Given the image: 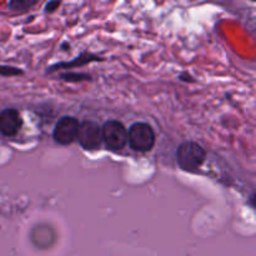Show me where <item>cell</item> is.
Masks as SVG:
<instances>
[{
    "label": "cell",
    "instance_id": "3957f363",
    "mask_svg": "<svg viewBox=\"0 0 256 256\" xmlns=\"http://www.w3.org/2000/svg\"><path fill=\"white\" fill-rule=\"evenodd\" d=\"M102 142L112 152L124 149L128 142V130L124 124L118 120H108L102 128Z\"/></svg>",
    "mask_w": 256,
    "mask_h": 256
},
{
    "label": "cell",
    "instance_id": "8fae6325",
    "mask_svg": "<svg viewBox=\"0 0 256 256\" xmlns=\"http://www.w3.org/2000/svg\"><path fill=\"white\" fill-rule=\"evenodd\" d=\"M60 5V2H49L45 5V12H52L58 9V6Z\"/></svg>",
    "mask_w": 256,
    "mask_h": 256
},
{
    "label": "cell",
    "instance_id": "30bf717a",
    "mask_svg": "<svg viewBox=\"0 0 256 256\" xmlns=\"http://www.w3.org/2000/svg\"><path fill=\"white\" fill-rule=\"evenodd\" d=\"M60 78L65 82H84V80L90 79L89 75L85 74H62L60 75Z\"/></svg>",
    "mask_w": 256,
    "mask_h": 256
},
{
    "label": "cell",
    "instance_id": "5b68a950",
    "mask_svg": "<svg viewBox=\"0 0 256 256\" xmlns=\"http://www.w3.org/2000/svg\"><path fill=\"white\" fill-rule=\"evenodd\" d=\"M79 122L74 116H62L58 120L52 132L55 142L60 145H69L76 140Z\"/></svg>",
    "mask_w": 256,
    "mask_h": 256
},
{
    "label": "cell",
    "instance_id": "52a82bcc",
    "mask_svg": "<svg viewBox=\"0 0 256 256\" xmlns=\"http://www.w3.org/2000/svg\"><path fill=\"white\" fill-rule=\"evenodd\" d=\"M102 62V59H100V58H98L96 55L89 54V52H82V54H80L79 56L75 58L72 62H62V64L52 65V68H49V70H48V72H54L55 69H69V68L82 66V65L89 64V62Z\"/></svg>",
    "mask_w": 256,
    "mask_h": 256
},
{
    "label": "cell",
    "instance_id": "9c48e42d",
    "mask_svg": "<svg viewBox=\"0 0 256 256\" xmlns=\"http://www.w3.org/2000/svg\"><path fill=\"white\" fill-rule=\"evenodd\" d=\"M22 74V69H18L14 66H8V65H0V75L2 76H12V75Z\"/></svg>",
    "mask_w": 256,
    "mask_h": 256
},
{
    "label": "cell",
    "instance_id": "6da1fadb",
    "mask_svg": "<svg viewBox=\"0 0 256 256\" xmlns=\"http://www.w3.org/2000/svg\"><path fill=\"white\" fill-rule=\"evenodd\" d=\"M206 159V152L195 142H184L176 150V162L182 170L194 172L202 168Z\"/></svg>",
    "mask_w": 256,
    "mask_h": 256
},
{
    "label": "cell",
    "instance_id": "277c9868",
    "mask_svg": "<svg viewBox=\"0 0 256 256\" xmlns=\"http://www.w3.org/2000/svg\"><path fill=\"white\" fill-rule=\"evenodd\" d=\"M78 142L85 150H96L102 144V128L92 120H85L79 125Z\"/></svg>",
    "mask_w": 256,
    "mask_h": 256
},
{
    "label": "cell",
    "instance_id": "8992f818",
    "mask_svg": "<svg viewBox=\"0 0 256 256\" xmlns=\"http://www.w3.org/2000/svg\"><path fill=\"white\" fill-rule=\"evenodd\" d=\"M22 125V116L15 109H4L0 112V132L5 136H14Z\"/></svg>",
    "mask_w": 256,
    "mask_h": 256
},
{
    "label": "cell",
    "instance_id": "ba28073f",
    "mask_svg": "<svg viewBox=\"0 0 256 256\" xmlns=\"http://www.w3.org/2000/svg\"><path fill=\"white\" fill-rule=\"evenodd\" d=\"M35 4H36L35 0H14V2H9V6L14 12H25L34 6Z\"/></svg>",
    "mask_w": 256,
    "mask_h": 256
},
{
    "label": "cell",
    "instance_id": "7a4b0ae2",
    "mask_svg": "<svg viewBox=\"0 0 256 256\" xmlns=\"http://www.w3.org/2000/svg\"><path fill=\"white\" fill-rule=\"evenodd\" d=\"M128 142L134 152H150L155 145L154 130L146 122H135L128 130Z\"/></svg>",
    "mask_w": 256,
    "mask_h": 256
}]
</instances>
